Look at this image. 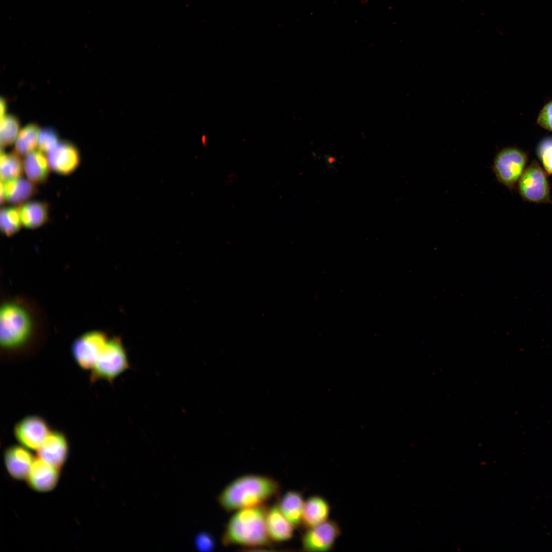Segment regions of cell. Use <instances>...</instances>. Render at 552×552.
I'll list each match as a JSON object with an SVG mask.
<instances>
[{
    "mask_svg": "<svg viewBox=\"0 0 552 552\" xmlns=\"http://www.w3.org/2000/svg\"><path fill=\"white\" fill-rule=\"evenodd\" d=\"M37 450L38 458L60 469L67 459L69 445L63 433L53 430Z\"/></svg>",
    "mask_w": 552,
    "mask_h": 552,
    "instance_id": "obj_11",
    "label": "cell"
},
{
    "mask_svg": "<svg viewBox=\"0 0 552 552\" xmlns=\"http://www.w3.org/2000/svg\"><path fill=\"white\" fill-rule=\"evenodd\" d=\"M60 470L39 458L35 459L26 479L29 487L39 492L52 490L58 482Z\"/></svg>",
    "mask_w": 552,
    "mask_h": 552,
    "instance_id": "obj_12",
    "label": "cell"
},
{
    "mask_svg": "<svg viewBox=\"0 0 552 552\" xmlns=\"http://www.w3.org/2000/svg\"><path fill=\"white\" fill-rule=\"evenodd\" d=\"M50 169L61 175H68L79 166L80 156L78 149L72 143L59 141L47 156Z\"/></svg>",
    "mask_w": 552,
    "mask_h": 552,
    "instance_id": "obj_10",
    "label": "cell"
},
{
    "mask_svg": "<svg viewBox=\"0 0 552 552\" xmlns=\"http://www.w3.org/2000/svg\"><path fill=\"white\" fill-rule=\"evenodd\" d=\"M58 142L57 133L53 128L46 127L39 131L38 146L41 151L49 152Z\"/></svg>",
    "mask_w": 552,
    "mask_h": 552,
    "instance_id": "obj_24",
    "label": "cell"
},
{
    "mask_svg": "<svg viewBox=\"0 0 552 552\" xmlns=\"http://www.w3.org/2000/svg\"><path fill=\"white\" fill-rule=\"evenodd\" d=\"M341 532L339 524L335 521L329 519L307 528L302 538L303 550L307 551H329L334 547Z\"/></svg>",
    "mask_w": 552,
    "mask_h": 552,
    "instance_id": "obj_9",
    "label": "cell"
},
{
    "mask_svg": "<svg viewBox=\"0 0 552 552\" xmlns=\"http://www.w3.org/2000/svg\"><path fill=\"white\" fill-rule=\"evenodd\" d=\"M305 501L302 494L297 491H288L278 504L286 518L294 526L302 524Z\"/></svg>",
    "mask_w": 552,
    "mask_h": 552,
    "instance_id": "obj_19",
    "label": "cell"
},
{
    "mask_svg": "<svg viewBox=\"0 0 552 552\" xmlns=\"http://www.w3.org/2000/svg\"><path fill=\"white\" fill-rule=\"evenodd\" d=\"M196 547L202 551H212L215 547V542L213 536L206 532L198 534L195 539Z\"/></svg>",
    "mask_w": 552,
    "mask_h": 552,
    "instance_id": "obj_26",
    "label": "cell"
},
{
    "mask_svg": "<svg viewBox=\"0 0 552 552\" xmlns=\"http://www.w3.org/2000/svg\"><path fill=\"white\" fill-rule=\"evenodd\" d=\"M130 367L126 352L118 338L108 339L94 366L91 370L90 381L105 380L112 383L123 372Z\"/></svg>",
    "mask_w": 552,
    "mask_h": 552,
    "instance_id": "obj_4",
    "label": "cell"
},
{
    "mask_svg": "<svg viewBox=\"0 0 552 552\" xmlns=\"http://www.w3.org/2000/svg\"><path fill=\"white\" fill-rule=\"evenodd\" d=\"M28 449L22 445L11 446L6 449L5 464L9 474L13 478L16 480L27 479L35 460Z\"/></svg>",
    "mask_w": 552,
    "mask_h": 552,
    "instance_id": "obj_13",
    "label": "cell"
},
{
    "mask_svg": "<svg viewBox=\"0 0 552 552\" xmlns=\"http://www.w3.org/2000/svg\"><path fill=\"white\" fill-rule=\"evenodd\" d=\"M526 162V155L522 151L514 147L505 148L496 154L493 170L499 182L512 189L525 170Z\"/></svg>",
    "mask_w": 552,
    "mask_h": 552,
    "instance_id": "obj_5",
    "label": "cell"
},
{
    "mask_svg": "<svg viewBox=\"0 0 552 552\" xmlns=\"http://www.w3.org/2000/svg\"><path fill=\"white\" fill-rule=\"evenodd\" d=\"M32 323L28 311L13 302L2 306L0 312V340L6 350L13 351L22 347L30 338Z\"/></svg>",
    "mask_w": 552,
    "mask_h": 552,
    "instance_id": "obj_3",
    "label": "cell"
},
{
    "mask_svg": "<svg viewBox=\"0 0 552 552\" xmlns=\"http://www.w3.org/2000/svg\"><path fill=\"white\" fill-rule=\"evenodd\" d=\"M265 521L271 540L283 542L292 537L294 526L284 515L279 504H274L267 509Z\"/></svg>",
    "mask_w": 552,
    "mask_h": 552,
    "instance_id": "obj_14",
    "label": "cell"
},
{
    "mask_svg": "<svg viewBox=\"0 0 552 552\" xmlns=\"http://www.w3.org/2000/svg\"><path fill=\"white\" fill-rule=\"evenodd\" d=\"M48 423L37 415L26 416L15 425L14 436L22 446L37 450L51 432Z\"/></svg>",
    "mask_w": 552,
    "mask_h": 552,
    "instance_id": "obj_8",
    "label": "cell"
},
{
    "mask_svg": "<svg viewBox=\"0 0 552 552\" xmlns=\"http://www.w3.org/2000/svg\"><path fill=\"white\" fill-rule=\"evenodd\" d=\"M22 225L28 228H35L48 220L49 206L41 201L27 202L18 207Z\"/></svg>",
    "mask_w": 552,
    "mask_h": 552,
    "instance_id": "obj_18",
    "label": "cell"
},
{
    "mask_svg": "<svg viewBox=\"0 0 552 552\" xmlns=\"http://www.w3.org/2000/svg\"><path fill=\"white\" fill-rule=\"evenodd\" d=\"M22 223L18 208L4 207L0 212V227L7 236L13 235L19 231Z\"/></svg>",
    "mask_w": 552,
    "mask_h": 552,
    "instance_id": "obj_22",
    "label": "cell"
},
{
    "mask_svg": "<svg viewBox=\"0 0 552 552\" xmlns=\"http://www.w3.org/2000/svg\"><path fill=\"white\" fill-rule=\"evenodd\" d=\"M19 122L18 119L11 114L5 115L1 118L0 143L1 150L11 145L17 135Z\"/></svg>",
    "mask_w": 552,
    "mask_h": 552,
    "instance_id": "obj_23",
    "label": "cell"
},
{
    "mask_svg": "<svg viewBox=\"0 0 552 552\" xmlns=\"http://www.w3.org/2000/svg\"><path fill=\"white\" fill-rule=\"evenodd\" d=\"M537 122L543 128L552 131V101L542 108L538 117Z\"/></svg>",
    "mask_w": 552,
    "mask_h": 552,
    "instance_id": "obj_27",
    "label": "cell"
},
{
    "mask_svg": "<svg viewBox=\"0 0 552 552\" xmlns=\"http://www.w3.org/2000/svg\"><path fill=\"white\" fill-rule=\"evenodd\" d=\"M39 130L36 124H29L18 133L15 144V152L20 156L35 150L38 145Z\"/></svg>",
    "mask_w": 552,
    "mask_h": 552,
    "instance_id": "obj_21",
    "label": "cell"
},
{
    "mask_svg": "<svg viewBox=\"0 0 552 552\" xmlns=\"http://www.w3.org/2000/svg\"><path fill=\"white\" fill-rule=\"evenodd\" d=\"M266 511L263 505L237 510L226 525L223 543L251 548L268 545L271 539L266 525Z\"/></svg>",
    "mask_w": 552,
    "mask_h": 552,
    "instance_id": "obj_2",
    "label": "cell"
},
{
    "mask_svg": "<svg viewBox=\"0 0 552 552\" xmlns=\"http://www.w3.org/2000/svg\"><path fill=\"white\" fill-rule=\"evenodd\" d=\"M23 165L28 179L34 183H42L47 180L50 167L43 152L34 150L29 153L25 156Z\"/></svg>",
    "mask_w": 552,
    "mask_h": 552,
    "instance_id": "obj_17",
    "label": "cell"
},
{
    "mask_svg": "<svg viewBox=\"0 0 552 552\" xmlns=\"http://www.w3.org/2000/svg\"><path fill=\"white\" fill-rule=\"evenodd\" d=\"M538 154L545 171L552 174V139L544 140L541 143Z\"/></svg>",
    "mask_w": 552,
    "mask_h": 552,
    "instance_id": "obj_25",
    "label": "cell"
},
{
    "mask_svg": "<svg viewBox=\"0 0 552 552\" xmlns=\"http://www.w3.org/2000/svg\"><path fill=\"white\" fill-rule=\"evenodd\" d=\"M6 201L13 204H21L37 192L35 183L21 177L2 181Z\"/></svg>",
    "mask_w": 552,
    "mask_h": 552,
    "instance_id": "obj_16",
    "label": "cell"
},
{
    "mask_svg": "<svg viewBox=\"0 0 552 552\" xmlns=\"http://www.w3.org/2000/svg\"><path fill=\"white\" fill-rule=\"evenodd\" d=\"M1 118L5 115V112L7 110L6 102L3 98L1 99Z\"/></svg>",
    "mask_w": 552,
    "mask_h": 552,
    "instance_id": "obj_28",
    "label": "cell"
},
{
    "mask_svg": "<svg viewBox=\"0 0 552 552\" xmlns=\"http://www.w3.org/2000/svg\"><path fill=\"white\" fill-rule=\"evenodd\" d=\"M279 484L273 478L258 475H246L229 484L218 497L220 505L227 511L263 505L280 491Z\"/></svg>",
    "mask_w": 552,
    "mask_h": 552,
    "instance_id": "obj_1",
    "label": "cell"
},
{
    "mask_svg": "<svg viewBox=\"0 0 552 552\" xmlns=\"http://www.w3.org/2000/svg\"><path fill=\"white\" fill-rule=\"evenodd\" d=\"M331 511L328 501L319 495H313L305 501L302 524L309 528L327 520Z\"/></svg>",
    "mask_w": 552,
    "mask_h": 552,
    "instance_id": "obj_15",
    "label": "cell"
},
{
    "mask_svg": "<svg viewBox=\"0 0 552 552\" xmlns=\"http://www.w3.org/2000/svg\"><path fill=\"white\" fill-rule=\"evenodd\" d=\"M518 183L519 193L524 199L536 203L550 200L548 180L537 163H532L525 169Z\"/></svg>",
    "mask_w": 552,
    "mask_h": 552,
    "instance_id": "obj_6",
    "label": "cell"
},
{
    "mask_svg": "<svg viewBox=\"0 0 552 552\" xmlns=\"http://www.w3.org/2000/svg\"><path fill=\"white\" fill-rule=\"evenodd\" d=\"M238 179V176L235 174H231L228 175L225 180L226 184H232L234 183Z\"/></svg>",
    "mask_w": 552,
    "mask_h": 552,
    "instance_id": "obj_29",
    "label": "cell"
},
{
    "mask_svg": "<svg viewBox=\"0 0 552 552\" xmlns=\"http://www.w3.org/2000/svg\"><path fill=\"white\" fill-rule=\"evenodd\" d=\"M108 339L104 333L99 331L88 332L78 337L71 348L77 365L83 370H91Z\"/></svg>",
    "mask_w": 552,
    "mask_h": 552,
    "instance_id": "obj_7",
    "label": "cell"
},
{
    "mask_svg": "<svg viewBox=\"0 0 552 552\" xmlns=\"http://www.w3.org/2000/svg\"><path fill=\"white\" fill-rule=\"evenodd\" d=\"M24 170L20 155L14 151L6 153L1 150L0 157V175L2 181H7L20 177Z\"/></svg>",
    "mask_w": 552,
    "mask_h": 552,
    "instance_id": "obj_20",
    "label": "cell"
}]
</instances>
